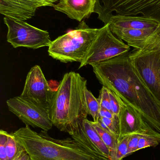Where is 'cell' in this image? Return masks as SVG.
<instances>
[{"label":"cell","mask_w":160,"mask_h":160,"mask_svg":"<svg viewBox=\"0 0 160 160\" xmlns=\"http://www.w3.org/2000/svg\"><path fill=\"white\" fill-rule=\"evenodd\" d=\"M99 31V29L90 28L83 20L76 29L52 41L48 49L49 55L61 62L81 63Z\"/></svg>","instance_id":"277c9868"},{"label":"cell","mask_w":160,"mask_h":160,"mask_svg":"<svg viewBox=\"0 0 160 160\" xmlns=\"http://www.w3.org/2000/svg\"><path fill=\"white\" fill-rule=\"evenodd\" d=\"M111 29V28H110ZM114 34L136 49L143 50L153 43L160 33V27L152 30L112 28Z\"/></svg>","instance_id":"9a60e30c"},{"label":"cell","mask_w":160,"mask_h":160,"mask_svg":"<svg viewBox=\"0 0 160 160\" xmlns=\"http://www.w3.org/2000/svg\"><path fill=\"white\" fill-rule=\"evenodd\" d=\"M86 84L87 80L79 73H66L49 107V115L53 126L71 136L80 120L87 118L85 96Z\"/></svg>","instance_id":"7a4b0ae2"},{"label":"cell","mask_w":160,"mask_h":160,"mask_svg":"<svg viewBox=\"0 0 160 160\" xmlns=\"http://www.w3.org/2000/svg\"><path fill=\"white\" fill-rule=\"evenodd\" d=\"M101 21L104 25L109 24L110 28L152 30L160 27V23L157 20L145 16L109 15L103 18Z\"/></svg>","instance_id":"5bb4252c"},{"label":"cell","mask_w":160,"mask_h":160,"mask_svg":"<svg viewBox=\"0 0 160 160\" xmlns=\"http://www.w3.org/2000/svg\"><path fill=\"white\" fill-rule=\"evenodd\" d=\"M71 137L80 144L96 160H110V151L96 130L92 121L81 119Z\"/></svg>","instance_id":"8fae6325"},{"label":"cell","mask_w":160,"mask_h":160,"mask_svg":"<svg viewBox=\"0 0 160 160\" xmlns=\"http://www.w3.org/2000/svg\"><path fill=\"white\" fill-rule=\"evenodd\" d=\"M98 119H100L106 125V127L110 130V131L113 134L117 136L119 139V135H120V129H119L118 117L114 118L99 117Z\"/></svg>","instance_id":"7402d4cb"},{"label":"cell","mask_w":160,"mask_h":160,"mask_svg":"<svg viewBox=\"0 0 160 160\" xmlns=\"http://www.w3.org/2000/svg\"><path fill=\"white\" fill-rule=\"evenodd\" d=\"M98 99L99 101L101 107L108 109V110L111 112L109 88L103 86L102 88L101 89L99 97Z\"/></svg>","instance_id":"603a6c76"},{"label":"cell","mask_w":160,"mask_h":160,"mask_svg":"<svg viewBox=\"0 0 160 160\" xmlns=\"http://www.w3.org/2000/svg\"><path fill=\"white\" fill-rule=\"evenodd\" d=\"M96 0H65L54 6L56 11L66 14L70 18L81 22L94 13Z\"/></svg>","instance_id":"2e32d148"},{"label":"cell","mask_w":160,"mask_h":160,"mask_svg":"<svg viewBox=\"0 0 160 160\" xmlns=\"http://www.w3.org/2000/svg\"><path fill=\"white\" fill-rule=\"evenodd\" d=\"M8 133L5 131H0V160H8L6 150V144Z\"/></svg>","instance_id":"d4e9b609"},{"label":"cell","mask_w":160,"mask_h":160,"mask_svg":"<svg viewBox=\"0 0 160 160\" xmlns=\"http://www.w3.org/2000/svg\"><path fill=\"white\" fill-rule=\"evenodd\" d=\"M118 118L120 129L119 139L133 134L160 137V133L144 119L139 112L122 100Z\"/></svg>","instance_id":"7c38bea8"},{"label":"cell","mask_w":160,"mask_h":160,"mask_svg":"<svg viewBox=\"0 0 160 160\" xmlns=\"http://www.w3.org/2000/svg\"><path fill=\"white\" fill-rule=\"evenodd\" d=\"M100 82L137 110L160 133V106L144 82L128 53L91 65Z\"/></svg>","instance_id":"6da1fadb"},{"label":"cell","mask_w":160,"mask_h":160,"mask_svg":"<svg viewBox=\"0 0 160 160\" xmlns=\"http://www.w3.org/2000/svg\"><path fill=\"white\" fill-rule=\"evenodd\" d=\"M65 1V0H59V2H63V1Z\"/></svg>","instance_id":"f546056e"},{"label":"cell","mask_w":160,"mask_h":160,"mask_svg":"<svg viewBox=\"0 0 160 160\" xmlns=\"http://www.w3.org/2000/svg\"><path fill=\"white\" fill-rule=\"evenodd\" d=\"M58 0H0V13L16 20L32 18L37 9L42 7H53Z\"/></svg>","instance_id":"4fadbf2b"},{"label":"cell","mask_w":160,"mask_h":160,"mask_svg":"<svg viewBox=\"0 0 160 160\" xmlns=\"http://www.w3.org/2000/svg\"><path fill=\"white\" fill-rule=\"evenodd\" d=\"M8 110L17 116L26 126L39 128L48 132L53 124L47 109L20 96L6 102Z\"/></svg>","instance_id":"9c48e42d"},{"label":"cell","mask_w":160,"mask_h":160,"mask_svg":"<svg viewBox=\"0 0 160 160\" xmlns=\"http://www.w3.org/2000/svg\"><path fill=\"white\" fill-rule=\"evenodd\" d=\"M13 160H32L27 151L23 149Z\"/></svg>","instance_id":"83f0119b"},{"label":"cell","mask_w":160,"mask_h":160,"mask_svg":"<svg viewBox=\"0 0 160 160\" xmlns=\"http://www.w3.org/2000/svg\"><path fill=\"white\" fill-rule=\"evenodd\" d=\"M142 136L141 134H133L129 135L128 144V153L127 157L131 154L138 151L139 140Z\"/></svg>","instance_id":"484cf974"},{"label":"cell","mask_w":160,"mask_h":160,"mask_svg":"<svg viewBox=\"0 0 160 160\" xmlns=\"http://www.w3.org/2000/svg\"><path fill=\"white\" fill-rule=\"evenodd\" d=\"M13 133L32 160H96L73 138L54 139L48 132H37L26 125Z\"/></svg>","instance_id":"3957f363"},{"label":"cell","mask_w":160,"mask_h":160,"mask_svg":"<svg viewBox=\"0 0 160 160\" xmlns=\"http://www.w3.org/2000/svg\"><path fill=\"white\" fill-rule=\"evenodd\" d=\"M138 74L160 106V51L149 46L128 53Z\"/></svg>","instance_id":"8992f818"},{"label":"cell","mask_w":160,"mask_h":160,"mask_svg":"<svg viewBox=\"0 0 160 160\" xmlns=\"http://www.w3.org/2000/svg\"><path fill=\"white\" fill-rule=\"evenodd\" d=\"M111 110L115 116H118L121 108V99L111 90L109 89Z\"/></svg>","instance_id":"cb8c5ba5"},{"label":"cell","mask_w":160,"mask_h":160,"mask_svg":"<svg viewBox=\"0 0 160 160\" xmlns=\"http://www.w3.org/2000/svg\"><path fill=\"white\" fill-rule=\"evenodd\" d=\"M129 139V135L118 139L116 150L113 155L110 158V160H121L127 157Z\"/></svg>","instance_id":"ffe728a7"},{"label":"cell","mask_w":160,"mask_h":160,"mask_svg":"<svg viewBox=\"0 0 160 160\" xmlns=\"http://www.w3.org/2000/svg\"><path fill=\"white\" fill-rule=\"evenodd\" d=\"M24 149L23 147L16 140L13 133H8L6 144L8 159L14 160Z\"/></svg>","instance_id":"d6986e66"},{"label":"cell","mask_w":160,"mask_h":160,"mask_svg":"<svg viewBox=\"0 0 160 160\" xmlns=\"http://www.w3.org/2000/svg\"><path fill=\"white\" fill-rule=\"evenodd\" d=\"M160 143V137L150 135H142L139 140L138 150L146 148L157 146Z\"/></svg>","instance_id":"44dd1931"},{"label":"cell","mask_w":160,"mask_h":160,"mask_svg":"<svg viewBox=\"0 0 160 160\" xmlns=\"http://www.w3.org/2000/svg\"><path fill=\"white\" fill-rule=\"evenodd\" d=\"M117 117L118 116L115 115L112 112L109 111L108 109L101 107L99 112V118L103 117L109 118H115L116 117Z\"/></svg>","instance_id":"4316f807"},{"label":"cell","mask_w":160,"mask_h":160,"mask_svg":"<svg viewBox=\"0 0 160 160\" xmlns=\"http://www.w3.org/2000/svg\"><path fill=\"white\" fill-rule=\"evenodd\" d=\"M149 46H152V47L157 49L160 51V33L158 36L157 38L156 39V40L153 43H152Z\"/></svg>","instance_id":"f1b7e54d"},{"label":"cell","mask_w":160,"mask_h":160,"mask_svg":"<svg viewBox=\"0 0 160 160\" xmlns=\"http://www.w3.org/2000/svg\"><path fill=\"white\" fill-rule=\"evenodd\" d=\"M3 21L8 28L7 41L13 48L37 49L50 46L52 41L48 31L32 26L24 21L7 17L4 18Z\"/></svg>","instance_id":"ba28073f"},{"label":"cell","mask_w":160,"mask_h":160,"mask_svg":"<svg viewBox=\"0 0 160 160\" xmlns=\"http://www.w3.org/2000/svg\"><path fill=\"white\" fill-rule=\"evenodd\" d=\"M85 96L87 113L93 118L94 122H97L101 108L98 99L96 98L92 92L87 89V87L85 90Z\"/></svg>","instance_id":"ac0fdd59"},{"label":"cell","mask_w":160,"mask_h":160,"mask_svg":"<svg viewBox=\"0 0 160 160\" xmlns=\"http://www.w3.org/2000/svg\"><path fill=\"white\" fill-rule=\"evenodd\" d=\"M94 128L97 132L106 146L110 151V158L113 155L116 150L118 138L112 132L101 128L96 122L92 121Z\"/></svg>","instance_id":"e0dca14e"},{"label":"cell","mask_w":160,"mask_h":160,"mask_svg":"<svg viewBox=\"0 0 160 160\" xmlns=\"http://www.w3.org/2000/svg\"><path fill=\"white\" fill-rule=\"evenodd\" d=\"M114 12L126 16L142 14L160 23V0H96L94 13L100 20Z\"/></svg>","instance_id":"5b68a950"},{"label":"cell","mask_w":160,"mask_h":160,"mask_svg":"<svg viewBox=\"0 0 160 160\" xmlns=\"http://www.w3.org/2000/svg\"><path fill=\"white\" fill-rule=\"evenodd\" d=\"M55 92L50 87L40 67L35 65L27 74L20 96L49 111Z\"/></svg>","instance_id":"30bf717a"},{"label":"cell","mask_w":160,"mask_h":160,"mask_svg":"<svg viewBox=\"0 0 160 160\" xmlns=\"http://www.w3.org/2000/svg\"><path fill=\"white\" fill-rule=\"evenodd\" d=\"M131 48L114 36L109 24L100 28L98 33L90 47L79 69L85 66L108 61L126 54Z\"/></svg>","instance_id":"52a82bcc"}]
</instances>
